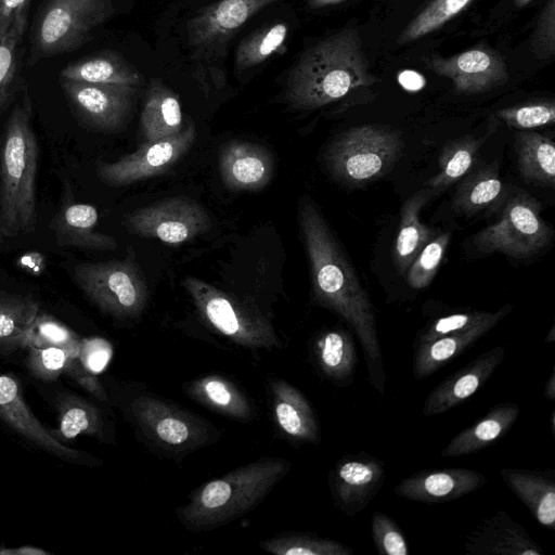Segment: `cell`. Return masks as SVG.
Returning a JSON list of instances; mask_svg holds the SVG:
<instances>
[{
  "label": "cell",
  "mask_w": 555,
  "mask_h": 555,
  "mask_svg": "<svg viewBox=\"0 0 555 555\" xmlns=\"http://www.w3.org/2000/svg\"><path fill=\"white\" fill-rule=\"evenodd\" d=\"M287 33L285 23H275L244 39L235 54L236 67L243 70L266 61L284 44Z\"/></svg>",
  "instance_id": "obj_40"
},
{
  "label": "cell",
  "mask_w": 555,
  "mask_h": 555,
  "mask_svg": "<svg viewBox=\"0 0 555 555\" xmlns=\"http://www.w3.org/2000/svg\"><path fill=\"white\" fill-rule=\"evenodd\" d=\"M66 202L51 220V229L60 247L113 250L117 242L111 235L95 231L99 214L94 206L76 203L66 196Z\"/></svg>",
  "instance_id": "obj_22"
},
{
  "label": "cell",
  "mask_w": 555,
  "mask_h": 555,
  "mask_svg": "<svg viewBox=\"0 0 555 555\" xmlns=\"http://www.w3.org/2000/svg\"><path fill=\"white\" fill-rule=\"evenodd\" d=\"M259 546L274 555H352L344 543L312 533L286 532L259 542Z\"/></svg>",
  "instance_id": "obj_38"
},
{
  "label": "cell",
  "mask_w": 555,
  "mask_h": 555,
  "mask_svg": "<svg viewBox=\"0 0 555 555\" xmlns=\"http://www.w3.org/2000/svg\"><path fill=\"white\" fill-rule=\"evenodd\" d=\"M195 127L190 124L175 135L144 142L135 152L96 167L99 179L113 186H124L167 172L192 147Z\"/></svg>",
  "instance_id": "obj_12"
},
{
  "label": "cell",
  "mask_w": 555,
  "mask_h": 555,
  "mask_svg": "<svg viewBox=\"0 0 555 555\" xmlns=\"http://www.w3.org/2000/svg\"><path fill=\"white\" fill-rule=\"evenodd\" d=\"M376 81L369 73L358 30L348 28L301 55L288 75L286 99L295 108L314 109Z\"/></svg>",
  "instance_id": "obj_2"
},
{
  "label": "cell",
  "mask_w": 555,
  "mask_h": 555,
  "mask_svg": "<svg viewBox=\"0 0 555 555\" xmlns=\"http://www.w3.org/2000/svg\"><path fill=\"white\" fill-rule=\"evenodd\" d=\"M518 169L525 181L553 188L555 146L552 138L537 132L515 134Z\"/></svg>",
  "instance_id": "obj_33"
},
{
  "label": "cell",
  "mask_w": 555,
  "mask_h": 555,
  "mask_svg": "<svg viewBox=\"0 0 555 555\" xmlns=\"http://www.w3.org/2000/svg\"><path fill=\"white\" fill-rule=\"evenodd\" d=\"M220 177L234 191H256L272 179L274 160L263 146L235 140L227 143L219 157Z\"/></svg>",
  "instance_id": "obj_20"
},
{
  "label": "cell",
  "mask_w": 555,
  "mask_h": 555,
  "mask_svg": "<svg viewBox=\"0 0 555 555\" xmlns=\"http://www.w3.org/2000/svg\"><path fill=\"white\" fill-rule=\"evenodd\" d=\"M317 364L334 384L347 386L352 383L358 365L354 340L343 328L322 332L313 347Z\"/></svg>",
  "instance_id": "obj_30"
},
{
  "label": "cell",
  "mask_w": 555,
  "mask_h": 555,
  "mask_svg": "<svg viewBox=\"0 0 555 555\" xmlns=\"http://www.w3.org/2000/svg\"><path fill=\"white\" fill-rule=\"evenodd\" d=\"M464 551L472 555H543L525 528L505 511L485 517L464 541Z\"/></svg>",
  "instance_id": "obj_19"
},
{
  "label": "cell",
  "mask_w": 555,
  "mask_h": 555,
  "mask_svg": "<svg viewBox=\"0 0 555 555\" xmlns=\"http://www.w3.org/2000/svg\"><path fill=\"white\" fill-rule=\"evenodd\" d=\"M544 395L550 401L555 400V372L552 370L548 378L546 379Z\"/></svg>",
  "instance_id": "obj_52"
},
{
  "label": "cell",
  "mask_w": 555,
  "mask_h": 555,
  "mask_svg": "<svg viewBox=\"0 0 555 555\" xmlns=\"http://www.w3.org/2000/svg\"><path fill=\"white\" fill-rule=\"evenodd\" d=\"M487 482V477L477 470L447 467L415 473L399 482L395 493L406 500L438 504L467 495Z\"/></svg>",
  "instance_id": "obj_17"
},
{
  "label": "cell",
  "mask_w": 555,
  "mask_h": 555,
  "mask_svg": "<svg viewBox=\"0 0 555 555\" xmlns=\"http://www.w3.org/2000/svg\"><path fill=\"white\" fill-rule=\"evenodd\" d=\"M0 555H50V553L35 546L23 545L17 548L0 547Z\"/></svg>",
  "instance_id": "obj_51"
},
{
  "label": "cell",
  "mask_w": 555,
  "mask_h": 555,
  "mask_svg": "<svg viewBox=\"0 0 555 555\" xmlns=\"http://www.w3.org/2000/svg\"><path fill=\"white\" fill-rule=\"evenodd\" d=\"M185 392L207 409L237 421H249L255 411L245 393L231 380L209 374L190 382Z\"/></svg>",
  "instance_id": "obj_28"
},
{
  "label": "cell",
  "mask_w": 555,
  "mask_h": 555,
  "mask_svg": "<svg viewBox=\"0 0 555 555\" xmlns=\"http://www.w3.org/2000/svg\"><path fill=\"white\" fill-rule=\"evenodd\" d=\"M505 186L495 167H485L469 175L459 186L453 198L454 208L472 215L486 209L505 196Z\"/></svg>",
  "instance_id": "obj_36"
},
{
  "label": "cell",
  "mask_w": 555,
  "mask_h": 555,
  "mask_svg": "<svg viewBox=\"0 0 555 555\" xmlns=\"http://www.w3.org/2000/svg\"><path fill=\"white\" fill-rule=\"evenodd\" d=\"M496 115L508 127L533 129L554 124L555 105L553 101L531 102L500 109Z\"/></svg>",
  "instance_id": "obj_43"
},
{
  "label": "cell",
  "mask_w": 555,
  "mask_h": 555,
  "mask_svg": "<svg viewBox=\"0 0 555 555\" xmlns=\"http://www.w3.org/2000/svg\"><path fill=\"white\" fill-rule=\"evenodd\" d=\"M450 241V233L431 237L421 249L406 270V282L415 289L425 288L436 275L438 267L444 257Z\"/></svg>",
  "instance_id": "obj_42"
},
{
  "label": "cell",
  "mask_w": 555,
  "mask_h": 555,
  "mask_svg": "<svg viewBox=\"0 0 555 555\" xmlns=\"http://www.w3.org/2000/svg\"><path fill=\"white\" fill-rule=\"evenodd\" d=\"M532 1H534V0H515V5L518 8H522Z\"/></svg>",
  "instance_id": "obj_55"
},
{
  "label": "cell",
  "mask_w": 555,
  "mask_h": 555,
  "mask_svg": "<svg viewBox=\"0 0 555 555\" xmlns=\"http://www.w3.org/2000/svg\"><path fill=\"white\" fill-rule=\"evenodd\" d=\"M59 428L52 436L59 440L73 439L80 434L94 436L104 440L105 423L101 411L91 402L77 396L62 397L57 404Z\"/></svg>",
  "instance_id": "obj_35"
},
{
  "label": "cell",
  "mask_w": 555,
  "mask_h": 555,
  "mask_svg": "<svg viewBox=\"0 0 555 555\" xmlns=\"http://www.w3.org/2000/svg\"><path fill=\"white\" fill-rule=\"evenodd\" d=\"M30 0H0V25L10 28L12 23L28 16Z\"/></svg>",
  "instance_id": "obj_49"
},
{
  "label": "cell",
  "mask_w": 555,
  "mask_h": 555,
  "mask_svg": "<svg viewBox=\"0 0 555 555\" xmlns=\"http://www.w3.org/2000/svg\"><path fill=\"white\" fill-rule=\"evenodd\" d=\"M73 278L99 309L117 319L137 318L146 306L147 286L131 259L78 262Z\"/></svg>",
  "instance_id": "obj_10"
},
{
  "label": "cell",
  "mask_w": 555,
  "mask_h": 555,
  "mask_svg": "<svg viewBox=\"0 0 555 555\" xmlns=\"http://www.w3.org/2000/svg\"><path fill=\"white\" fill-rule=\"evenodd\" d=\"M504 358V346L492 347L444 378L427 396L424 415L436 416L467 400L487 383Z\"/></svg>",
  "instance_id": "obj_18"
},
{
  "label": "cell",
  "mask_w": 555,
  "mask_h": 555,
  "mask_svg": "<svg viewBox=\"0 0 555 555\" xmlns=\"http://www.w3.org/2000/svg\"><path fill=\"white\" fill-rule=\"evenodd\" d=\"M427 66L453 82L455 90L474 94L500 87L508 80L502 56L491 49L476 47L451 57L433 56Z\"/></svg>",
  "instance_id": "obj_15"
},
{
  "label": "cell",
  "mask_w": 555,
  "mask_h": 555,
  "mask_svg": "<svg viewBox=\"0 0 555 555\" xmlns=\"http://www.w3.org/2000/svg\"><path fill=\"white\" fill-rule=\"evenodd\" d=\"M70 358L79 357L61 347L29 345L28 367L38 378L54 380L64 372Z\"/></svg>",
  "instance_id": "obj_44"
},
{
  "label": "cell",
  "mask_w": 555,
  "mask_h": 555,
  "mask_svg": "<svg viewBox=\"0 0 555 555\" xmlns=\"http://www.w3.org/2000/svg\"><path fill=\"white\" fill-rule=\"evenodd\" d=\"M554 340H555V328H554V326H552V328L550 330L548 335L545 338V341L546 343H553Z\"/></svg>",
  "instance_id": "obj_54"
},
{
  "label": "cell",
  "mask_w": 555,
  "mask_h": 555,
  "mask_svg": "<svg viewBox=\"0 0 555 555\" xmlns=\"http://www.w3.org/2000/svg\"><path fill=\"white\" fill-rule=\"evenodd\" d=\"M430 196L431 190L423 189L412 195L402 206L395 243V261L401 274L406 272L421 249L433 237V231L420 220L421 209Z\"/></svg>",
  "instance_id": "obj_31"
},
{
  "label": "cell",
  "mask_w": 555,
  "mask_h": 555,
  "mask_svg": "<svg viewBox=\"0 0 555 555\" xmlns=\"http://www.w3.org/2000/svg\"><path fill=\"white\" fill-rule=\"evenodd\" d=\"M551 428H552V433L554 434L555 433V411H552V414H551Z\"/></svg>",
  "instance_id": "obj_56"
},
{
  "label": "cell",
  "mask_w": 555,
  "mask_h": 555,
  "mask_svg": "<svg viewBox=\"0 0 555 555\" xmlns=\"http://www.w3.org/2000/svg\"><path fill=\"white\" fill-rule=\"evenodd\" d=\"M384 464L367 453L344 455L330 474L332 496L337 508L353 517L363 511L383 488Z\"/></svg>",
  "instance_id": "obj_14"
},
{
  "label": "cell",
  "mask_w": 555,
  "mask_h": 555,
  "mask_svg": "<svg viewBox=\"0 0 555 555\" xmlns=\"http://www.w3.org/2000/svg\"><path fill=\"white\" fill-rule=\"evenodd\" d=\"M8 30H9V28H5L0 25V41L2 40V38L4 37V35L7 34Z\"/></svg>",
  "instance_id": "obj_57"
},
{
  "label": "cell",
  "mask_w": 555,
  "mask_h": 555,
  "mask_svg": "<svg viewBox=\"0 0 555 555\" xmlns=\"http://www.w3.org/2000/svg\"><path fill=\"white\" fill-rule=\"evenodd\" d=\"M274 421L292 441L318 443L320 427L315 414L304 393L281 378L270 382Z\"/></svg>",
  "instance_id": "obj_23"
},
{
  "label": "cell",
  "mask_w": 555,
  "mask_h": 555,
  "mask_svg": "<svg viewBox=\"0 0 555 555\" xmlns=\"http://www.w3.org/2000/svg\"><path fill=\"white\" fill-rule=\"evenodd\" d=\"M140 124L144 142L168 138L183 129L177 94L158 80L153 81L147 89Z\"/></svg>",
  "instance_id": "obj_29"
},
{
  "label": "cell",
  "mask_w": 555,
  "mask_h": 555,
  "mask_svg": "<svg viewBox=\"0 0 555 555\" xmlns=\"http://www.w3.org/2000/svg\"><path fill=\"white\" fill-rule=\"evenodd\" d=\"M0 416L18 434L47 452L77 464H96L98 459L73 450L55 439L26 405L18 383L0 372Z\"/></svg>",
  "instance_id": "obj_16"
},
{
  "label": "cell",
  "mask_w": 555,
  "mask_h": 555,
  "mask_svg": "<svg viewBox=\"0 0 555 555\" xmlns=\"http://www.w3.org/2000/svg\"><path fill=\"white\" fill-rule=\"evenodd\" d=\"M400 85L409 91H417L425 85V79L422 75L413 70H403L398 76Z\"/></svg>",
  "instance_id": "obj_50"
},
{
  "label": "cell",
  "mask_w": 555,
  "mask_h": 555,
  "mask_svg": "<svg viewBox=\"0 0 555 555\" xmlns=\"http://www.w3.org/2000/svg\"><path fill=\"white\" fill-rule=\"evenodd\" d=\"M38 313L33 296L0 291V350L28 345Z\"/></svg>",
  "instance_id": "obj_32"
},
{
  "label": "cell",
  "mask_w": 555,
  "mask_h": 555,
  "mask_svg": "<svg viewBox=\"0 0 555 555\" xmlns=\"http://www.w3.org/2000/svg\"><path fill=\"white\" fill-rule=\"evenodd\" d=\"M74 380L101 401L107 400V395L94 373L87 370L79 358H70L64 369Z\"/></svg>",
  "instance_id": "obj_48"
},
{
  "label": "cell",
  "mask_w": 555,
  "mask_h": 555,
  "mask_svg": "<svg viewBox=\"0 0 555 555\" xmlns=\"http://www.w3.org/2000/svg\"><path fill=\"white\" fill-rule=\"evenodd\" d=\"M512 310L511 305L495 312L468 311L439 318L428 324L416 337L415 345L431 341L436 338L469 330L488 321H501Z\"/></svg>",
  "instance_id": "obj_41"
},
{
  "label": "cell",
  "mask_w": 555,
  "mask_h": 555,
  "mask_svg": "<svg viewBox=\"0 0 555 555\" xmlns=\"http://www.w3.org/2000/svg\"><path fill=\"white\" fill-rule=\"evenodd\" d=\"M552 229L541 217V204L522 190L507 196L496 222L474 237L482 253H502L513 258L538 254L551 241Z\"/></svg>",
  "instance_id": "obj_9"
},
{
  "label": "cell",
  "mask_w": 555,
  "mask_h": 555,
  "mask_svg": "<svg viewBox=\"0 0 555 555\" xmlns=\"http://www.w3.org/2000/svg\"><path fill=\"white\" fill-rule=\"evenodd\" d=\"M500 476L542 526L555 527V482L553 475L525 468H502Z\"/></svg>",
  "instance_id": "obj_25"
},
{
  "label": "cell",
  "mask_w": 555,
  "mask_h": 555,
  "mask_svg": "<svg viewBox=\"0 0 555 555\" xmlns=\"http://www.w3.org/2000/svg\"><path fill=\"white\" fill-rule=\"evenodd\" d=\"M131 232L180 244L207 232L210 218L203 206L188 197H171L139 208L127 218Z\"/></svg>",
  "instance_id": "obj_13"
},
{
  "label": "cell",
  "mask_w": 555,
  "mask_h": 555,
  "mask_svg": "<svg viewBox=\"0 0 555 555\" xmlns=\"http://www.w3.org/2000/svg\"><path fill=\"white\" fill-rule=\"evenodd\" d=\"M276 0H221L199 12L188 23L192 46L207 47L241 28L255 14Z\"/></svg>",
  "instance_id": "obj_21"
},
{
  "label": "cell",
  "mask_w": 555,
  "mask_h": 555,
  "mask_svg": "<svg viewBox=\"0 0 555 555\" xmlns=\"http://www.w3.org/2000/svg\"><path fill=\"white\" fill-rule=\"evenodd\" d=\"M519 413L517 403L495 404L481 420L455 435L441 450V456L473 454L495 443L513 427Z\"/></svg>",
  "instance_id": "obj_24"
},
{
  "label": "cell",
  "mask_w": 555,
  "mask_h": 555,
  "mask_svg": "<svg viewBox=\"0 0 555 555\" xmlns=\"http://www.w3.org/2000/svg\"><path fill=\"white\" fill-rule=\"evenodd\" d=\"M401 133L377 125L352 127L326 151L332 176L349 185H362L389 171L403 149Z\"/></svg>",
  "instance_id": "obj_7"
},
{
  "label": "cell",
  "mask_w": 555,
  "mask_h": 555,
  "mask_svg": "<svg viewBox=\"0 0 555 555\" xmlns=\"http://www.w3.org/2000/svg\"><path fill=\"white\" fill-rule=\"evenodd\" d=\"M498 323L495 320L488 321L463 332L415 345L412 365L414 378L422 380L433 375L470 348Z\"/></svg>",
  "instance_id": "obj_26"
},
{
  "label": "cell",
  "mask_w": 555,
  "mask_h": 555,
  "mask_svg": "<svg viewBox=\"0 0 555 555\" xmlns=\"http://www.w3.org/2000/svg\"><path fill=\"white\" fill-rule=\"evenodd\" d=\"M68 106L83 126L104 132L120 130L128 121L138 87L61 79Z\"/></svg>",
  "instance_id": "obj_11"
},
{
  "label": "cell",
  "mask_w": 555,
  "mask_h": 555,
  "mask_svg": "<svg viewBox=\"0 0 555 555\" xmlns=\"http://www.w3.org/2000/svg\"><path fill=\"white\" fill-rule=\"evenodd\" d=\"M28 345L55 346L79 357L81 343L65 326L48 317H37Z\"/></svg>",
  "instance_id": "obj_46"
},
{
  "label": "cell",
  "mask_w": 555,
  "mask_h": 555,
  "mask_svg": "<svg viewBox=\"0 0 555 555\" xmlns=\"http://www.w3.org/2000/svg\"><path fill=\"white\" fill-rule=\"evenodd\" d=\"M112 13L111 0H47L33 25L28 65L82 47Z\"/></svg>",
  "instance_id": "obj_6"
},
{
  "label": "cell",
  "mask_w": 555,
  "mask_h": 555,
  "mask_svg": "<svg viewBox=\"0 0 555 555\" xmlns=\"http://www.w3.org/2000/svg\"><path fill=\"white\" fill-rule=\"evenodd\" d=\"M182 285L202 318L233 343L250 349L281 346L274 327L254 305L197 278L188 276Z\"/></svg>",
  "instance_id": "obj_8"
},
{
  "label": "cell",
  "mask_w": 555,
  "mask_h": 555,
  "mask_svg": "<svg viewBox=\"0 0 555 555\" xmlns=\"http://www.w3.org/2000/svg\"><path fill=\"white\" fill-rule=\"evenodd\" d=\"M532 47L539 59H547L555 51V0L544 8L532 38Z\"/></svg>",
  "instance_id": "obj_47"
},
{
  "label": "cell",
  "mask_w": 555,
  "mask_h": 555,
  "mask_svg": "<svg viewBox=\"0 0 555 555\" xmlns=\"http://www.w3.org/2000/svg\"><path fill=\"white\" fill-rule=\"evenodd\" d=\"M371 532L375 547L380 555H408L409 544L398 525L385 513L372 516Z\"/></svg>",
  "instance_id": "obj_45"
},
{
  "label": "cell",
  "mask_w": 555,
  "mask_h": 555,
  "mask_svg": "<svg viewBox=\"0 0 555 555\" xmlns=\"http://www.w3.org/2000/svg\"><path fill=\"white\" fill-rule=\"evenodd\" d=\"M282 457H261L197 488L177 509L179 521L201 532L224 526L254 509L291 470Z\"/></svg>",
  "instance_id": "obj_4"
},
{
  "label": "cell",
  "mask_w": 555,
  "mask_h": 555,
  "mask_svg": "<svg viewBox=\"0 0 555 555\" xmlns=\"http://www.w3.org/2000/svg\"><path fill=\"white\" fill-rule=\"evenodd\" d=\"M60 78L138 88L142 82L140 73L114 51H101L76 60L60 72Z\"/></svg>",
  "instance_id": "obj_27"
},
{
  "label": "cell",
  "mask_w": 555,
  "mask_h": 555,
  "mask_svg": "<svg viewBox=\"0 0 555 555\" xmlns=\"http://www.w3.org/2000/svg\"><path fill=\"white\" fill-rule=\"evenodd\" d=\"M345 1H347V0H308V3L310 7L318 9V8H324V7H328V5L338 4V3H341Z\"/></svg>",
  "instance_id": "obj_53"
},
{
  "label": "cell",
  "mask_w": 555,
  "mask_h": 555,
  "mask_svg": "<svg viewBox=\"0 0 555 555\" xmlns=\"http://www.w3.org/2000/svg\"><path fill=\"white\" fill-rule=\"evenodd\" d=\"M299 222L318 302L353 330L364 353L372 387L385 393L386 374L373 305L313 202L299 205Z\"/></svg>",
  "instance_id": "obj_1"
},
{
  "label": "cell",
  "mask_w": 555,
  "mask_h": 555,
  "mask_svg": "<svg viewBox=\"0 0 555 555\" xmlns=\"http://www.w3.org/2000/svg\"><path fill=\"white\" fill-rule=\"evenodd\" d=\"M27 17L15 20L0 41V113L21 93L25 83L21 77L22 38Z\"/></svg>",
  "instance_id": "obj_34"
},
{
  "label": "cell",
  "mask_w": 555,
  "mask_h": 555,
  "mask_svg": "<svg viewBox=\"0 0 555 555\" xmlns=\"http://www.w3.org/2000/svg\"><path fill=\"white\" fill-rule=\"evenodd\" d=\"M26 86L5 121L0 143V243L33 232L37 224L38 142Z\"/></svg>",
  "instance_id": "obj_3"
},
{
  "label": "cell",
  "mask_w": 555,
  "mask_h": 555,
  "mask_svg": "<svg viewBox=\"0 0 555 555\" xmlns=\"http://www.w3.org/2000/svg\"><path fill=\"white\" fill-rule=\"evenodd\" d=\"M473 0H433L401 31L398 43L405 44L439 29L465 10Z\"/></svg>",
  "instance_id": "obj_39"
},
{
  "label": "cell",
  "mask_w": 555,
  "mask_h": 555,
  "mask_svg": "<svg viewBox=\"0 0 555 555\" xmlns=\"http://www.w3.org/2000/svg\"><path fill=\"white\" fill-rule=\"evenodd\" d=\"M125 415L143 442L169 457L183 456L220 437L207 421L147 390L129 400Z\"/></svg>",
  "instance_id": "obj_5"
},
{
  "label": "cell",
  "mask_w": 555,
  "mask_h": 555,
  "mask_svg": "<svg viewBox=\"0 0 555 555\" xmlns=\"http://www.w3.org/2000/svg\"><path fill=\"white\" fill-rule=\"evenodd\" d=\"M483 139L463 137L448 142L439 156V171L425 185L441 190L465 176L474 166Z\"/></svg>",
  "instance_id": "obj_37"
}]
</instances>
